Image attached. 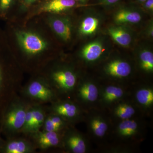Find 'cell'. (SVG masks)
I'll list each match as a JSON object with an SVG mask.
<instances>
[{"instance_id": "obj_26", "label": "cell", "mask_w": 153, "mask_h": 153, "mask_svg": "<svg viewBox=\"0 0 153 153\" xmlns=\"http://www.w3.org/2000/svg\"><path fill=\"white\" fill-rule=\"evenodd\" d=\"M42 0H18V2L22 7L28 9L35 5Z\"/></svg>"}, {"instance_id": "obj_18", "label": "cell", "mask_w": 153, "mask_h": 153, "mask_svg": "<svg viewBox=\"0 0 153 153\" xmlns=\"http://www.w3.org/2000/svg\"><path fill=\"white\" fill-rule=\"evenodd\" d=\"M137 128V124L134 120H126L119 126V132L124 136H131L134 134Z\"/></svg>"}, {"instance_id": "obj_9", "label": "cell", "mask_w": 153, "mask_h": 153, "mask_svg": "<svg viewBox=\"0 0 153 153\" xmlns=\"http://www.w3.org/2000/svg\"><path fill=\"white\" fill-rule=\"evenodd\" d=\"M50 27L55 34L65 42L70 41L72 37V27L70 20L65 17H55L49 22Z\"/></svg>"}, {"instance_id": "obj_13", "label": "cell", "mask_w": 153, "mask_h": 153, "mask_svg": "<svg viewBox=\"0 0 153 153\" xmlns=\"http://www.w3.org/2000/svg\"><path fill=\"white\" fill-rule=\"evenodd\" d=\"M34 152L31 143L26 140L14 139L6 145L5 152L7 153H30Z\"/></svg>"}, {"instance_id": "obj_28", "label": "cell", "mask_w": 153, "mask_h": 153, "mask_svg": "<svg viewBox=\"0 0 153 153\" xmlns=\"http://www.w3.org/2000/svg\"><path fill=\"white\" fill-rule=\"evenodd\" d=\"M49 117L52 121L58 128L61 129L63 127L64 125V122L61 117L58 115H53Z\"/></svg>"}, {"instance_id": "obj_27", "label": "cell", "mask_w": 153, "mask_h": 153, "mask_svg": "<svg viewBox=\"0 0 153 153\" xmlns=\"http://www.w3.org/2000/svg\"><path fill=\"white\" fill-rule=\"evenodd\" d=\"M18 0H0V11L6 12Z\"/></svg>"}, {"instance_id": "obj_1", "label": "cell", "mask_w": 153, "mask_h": 153, "mask_svg": "<svg viewBox=\"0 0 153 153\" xmlns=\"http://www.w3.org/2000/svg\"><path fill=\"white\" fill-rule=\"evenodd\" d=\"M17 40L22 49L29 55H35L44 52L47 47V42L38 34L30 31H18Z\"/></svg>"}, {"instance_id": "obj_30", "label": "cell", "mask_w": 153, "mask_h": 153, "mask_svg": "<svg viewBox=\"0 0 153 153\" xmlns=\"http://www.w3.org/2000/svg\"><path fill=\"white\" fill-rule=\"evenodd\" d=\"M143 8L150 13L153 12V0H146L141 4Z\"/></svg>"}, {"instance_id": "obj_21", "label": "cell", "mask_w": 153, "mask_h": 153, "mask_svg": "<svg viewBox=\"0 0 153 153\" xmlns=\"http://www.w3.org/2000/svg\"><path fill=\"white\" fill-rule=\"evenodd\" d=\"M91 127L94 133L99 137H103L108 130L107 124L100 118H94L91 120Z\"/></svg>"}, {"instance_id": "obj_19", "label": "cell", "mask_w": 153, "mask_h": 153, "mask_svg": "<svg viewBox=\"0 0 153 153\" xmlns=\"http://www.w3.org/2000/svg\"><path fill=\"white\" fill-rule=\"evenodd\" d=\"M137 101L143 105L149 106L153 103V91L149 88L140 89L136 94Z\"/></svg>"}, {"instance_id": "obj_4", "label": "cell", "mask_w": 153, "mask_h": 153, "mask_svg": "<svg viewBox=\"0 0 153 153\" xmlns=\"http://www.w3.org/2000/svg\"><path fill=\"white\" fill-rule=\"evenodd\" d=\"M38 4L39 13H63L79 4L74 0H42Z\"/></svg>"}, {"instance_id": "obj_6", "label": "cell", "mask_w": 153, "mask_h": 153, "mask_svg": "<svg viewBox=\"0 0 153 153\" xmlns=\"http://www.w3.org/2000/svg\"><path fill=\"white\" fill-rule=\"evenodd\" d=\"M106 47L104 42L100 39H96L83 46L80 51V56L86 62H95L103 56Z\"/></svg>"}, {"instance_id": "obj_7", "label": "cell", "mask_w": 153, "mask_h": 153, "mask_svg": "<svg viewBox=\"0 0 153 153\" xmlns=\"http://www.w3.org/2000/svg\"><path fill=\"white\" fill-rule=\"evenodd\" d=\"M102 19L98 15L90 13L82 18L79 24L78 32L83 37H90L97 33L101 25Z\"/></svg>"}, {"instance_id": "obj_29", "label": "cell", "mask_w": 153, "mask_h": 153, "mask_svg": "<svg viewBox=\"0 0 153 153\" xmlns=\"http://www.w3.org/2000/svg\"><path fill=\"white\" fill-rule=\"evenodd\" d=\"M122 0H98V3L105 7H112L117 5Z\"/></svg>"}, {"instance_id": "obj_11", "label": "cell", "mask_w": 153, "mask_h": 153, "mask_svg": "<svg viewBox=\"0 0 153 153\" xmlns=\"http://www.w3.org/2000/svg\"><path fill=\"white\" fill-rule=\"evenodd\" d=\"M36 144L41 149H45L57 146L60 143V136L57 132L39 131L33 133Z\"/></svg>"}, {"instance_id": "obj_16", "label": "cell", "mask_w": 153, "mask_h": 153, "mask_svg": "<svg viewBox=\"0 0 153 153\" xmlns=\"http://www.w3.org/2000/svg\"><path fill=\"white\" fill-rule=\"evenodd\" d=\"M79 94L82 99L92 102L95 101L98 97V88L93 83L86 82L80 87Z\"/></svg>"}, {"instance_id": "obj_23", "label": "cell", "mask_w": 153, "mask_h": 153, "mask_svg": "<svg viewBox=\"0 0 153 153\" xmlns=\"http://www.w3.org/2000/svg\"><path fill=\"white\" fill-rule=\"evenodd\" d=\"M115 113L119 117L123 120L128 119L135 113V110L128 105L121 104L117 108Z\"/></svg>"}, {"instance_id": "obj_12", "label": "cell", "mask_w": 153, "mask_h": 153, "mask_svg": "<svg viewBox=\"0 0 153 153\" xmlns=\"http://www.w3.org/2000/svg\"><path fill=\"white\" fill-rule=\"evenodd\" d=\"M106 73L114 77H126L131 73V68L128 62L121 60L111 61L105 66Z\"/></svg>"}, {"instance_id": "obj_10", "label": "cell", "mask_w": 153, "mask_h": 153, "mask_svg": "<svg viewBox=\"0 0 153 153\" xmlns=\"http://www.w3.org/2000/svg\"><path fill=\"white\" fill-rule=\"evenodd\" d=\"M107 33L115 43L122 47H128L131 45L132 35L124 26L116 25L111 26L108 29Z\"/></svg>"}, {"instance_id": "obj_32", "label": "cell", "mask_w": 153, "mask_h": 153, "mask_svg": "<svg viewBox=\"0 0 153 153\" xmlns=\"http://www.w3.org/2000/svg\"><path fill=\"white\" fill-rule=\"evenodd\" d=\"M76 2L78 3L79 4H85L88 1V0H74Z\"/></svg>"}, {"instance_id": "obj_20", "label": "cell", "mask_w": 153, "mask_h": 153, "mask_svg": "<svg viewBox=\"0 0 153 153\" xmlns=\"http://www.w3.org/2000/svg\"><path fill=\"white\" fill-rule=\"evenodd\" d=\"M32 112L34 120V132L38 131L43 126L45 120V115L44 110L39 107H32Z\"/></svg>"}, {"instance_id": "obj_25", "label": "cell", "mask_w": 153, "mask_h": 153, "mask_svg": "<svg viewBox=\"0 0 153 153\" xmlns=\"http://www.w3.org/2000/svg\"><path fill=\"white\" fill-rule=\"evenodd\" d=\"M44 131H48L57 132L60 129L52 121L49 117L45 119L44 124Z\"/></svg>"}, {"instance_id": "obj_33", "label": "cell", "mask_w": 153, "mask_h": 153, "mask_svg": "<svg viewBox=\"0 0 153 153\" xmlns=\"http://www.w3.org/2000/svg\"><path fill=\"white\" fill-rule=\"evenodd\" d=\"M146 1V0H134L135 1L137 2V3H139L141 4Z\"/></svg>"}, {"instance_id": "obj_5", "label": "cell", "mask_w": 153, "mask_h": 153, "mask_svg": "<svg viewBox=\"0 0 153 153\" xmlns=\"http://www.w3.org/2000/svg\"><path fill=\"white\" fill-rule=\"evenodd\" d=\"M26 91L30 97L41 102L49 101L54 96L52 88L47 83L39 79L30 82Z\"/></svg>"}, {"instance_id": "obj_17", "label": "cell", "mask_w": 153, "mask_h": 153, "mask_svg": "<svg viewBox=\"0 0 153 153\" xmlns=\"http://www.w3.org/2000/svg\"><path fill=\"white\" fill-rule=\"evenodd\" d=\"M139 59L141 68L145 71L152 72L153 53L148 49H143L140 52Z\"/></svg>"}, {"instance_id": "obj_24", "label": "cell", "mask_w": 153, "mask_h": 153, "mask_svg": "<svg viewBox=\"0 0 153 153\" xmlns=\"http://www.w3.org/2000/svg\"><path fill=\"white\" fill-rule=\"evenodd\" d=\"M34 127L32 107L27 108L25 115V123L22 130L25 133H33Z\"/></svg>"}, {"instance_id": "obj_31", "label": "cell", "mask_w": 153, "mask_h": 153, "mask_svg": "<svg viewBox=\"0 0 153 153\" xmlns=\"http://www.w3.org/2000/svg\"><path fill=\"white\" fill-rule=\"evenodd\" d=\"M147 36L150 38H152L153 36V24L151 23L148 26V28H147L146 32Z\"/></svg>"}, {"instance_id": "obj_34", "label": "cell", "mask_w": 153, "mask_h": 153, "mask_svg": "<svg viewBox=\"0 0 153 153\" xmlns=\"http://www.w3.org/2000/svg\"><path fill=\"white\" fill-rule=\"evenodd\" d=\"M1 71H0V84H1Z\"/></svg>"}, {"instance_id": "obj_15", "label": "cell", "mask_w": 153, "mask_h": 153, "mask_svg": "<svg viewBox=\"0 0 153 153\" xmlns=\"http://www.w3.org/2000/svg\"><path fill=\"white\" fill-rule=\"evenodd\" d=\"M68 149L74 153H84L86 151V145L83 139L79 135L71 134L66 140Z\"/></svg>"}, {"instance_id": "obj_3", "label": "cell", "mask_w": 153, "mask_h": 153, "mask_svg": "<svg viewBox=\"0 0 153 153\" xmlns=\"http://www.w3.org/2000/svg\"><path fill=\"white\" fill-rule=\"evenodd\" d=\"M143 19L141 11L130 7H122L117 10L114 16V20L117 25L125 26L139 24Z\"/></svg>"}, {"instance_id": "obj_8", "label": "cell", "mask_w": 153, "mask_h": 153, "mask_svg": "<svg viewBox=\"0 0 153 153\" xmlns=\"http://www.w3.org/2000/svg\"><path fill=\"white\" fill-rule=\"evenodd\" d=\"M52 77L56 86L65 91L72 90L76 85V74L69 69L64 68L56 70L52 73Z\"/></svg>"}, {"instance_id": "obj_22", "label": "cell", "mask_w": 153, "mask_h": 153, "mask_svg": "<svg viewBox=\"0 0 153 153\" xmlns=\"http://www.w3.org/2000/svg\"><path fill=\"white\" fill-rule=\"evenodd\" d=\"M123 94V91L120 88L109 86L105 91L104 97L106 101L111 102L121 98Z\"/></svg>"}, {"instance_id": "obj_14", "label": "cell", "mask_w": 153, "mask_h": 153, "mask_svg": "<svg viewBox=\"0 0 153 153\" xmlns=\"http://www.w3.org/2000/svg\"><path fill=\"white\" fill-rule=\"evenodd\" d=\"M53 111L61 117L72 118L78 114V110L75 105L68 102H61L55 104Z\"/></svg>"}, {"instance_id": "obj_2", "label": "cell", "mask_w": 153, "mask_h": 153, "mask_svg": "<svg viewBox=\"0 0 153 153\" xmlns=\"http://www.w3.org/2000/svg\"><path fill=\"white\" fill-rule=\"evenodd\" d=\"M27 108L22 103H14L12 106L5 119L6 126L10 131L15 133L22 130Z\"/></svg>"}]
</instances>
